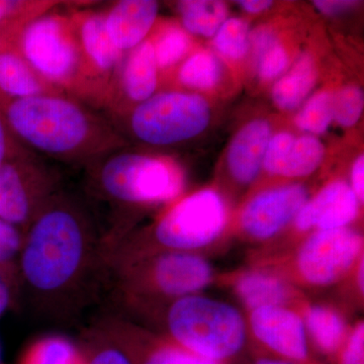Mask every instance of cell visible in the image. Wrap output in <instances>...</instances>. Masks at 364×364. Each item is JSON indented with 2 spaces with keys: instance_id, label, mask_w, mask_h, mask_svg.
<instances>
[{
  "instance_id": "1",
  "label": "cell",
  "mask_w": 364,
  "mask_h": 364,
  "mask_svg": "<svg viewBox=\"0 0 364 364\" xmlns=\"http://www.w3.org/2000/svg\"><path fill=\"white\" fill-rule=\"evenodd\" d=\"M97 231L85 205L57 191L26 228L20 272L33 298L49 306L85 284L97 260Z\"/></svg>"
},
{
  "instance_id": "2",
  "label": "cell",
  "mask_w": 364,
  "mask_h": 364,
  "mask_svg": "<svg viewBox=\"0 0 364 364\" xmlns=\"http://www.w3.org/2000/svg\"><path fill=\"white\" fill-rule=\"evenodd\" d=\"M0 105L14 138L50 159L90 165L123 146L116 126L62 95L46 93Z\"/></svg>"
},
{
  "instance_id": "3",
  "label": "cell",
  "mask_w": 364,
  "mask_h": 364,
  "mask_svg": "<svg viewBox=\"0 0 364 364\" xmlns=\"http://www.w3.org/2000/svg\"><path fill=\"white\" fill-rule=\"evenodd\" d=\"M90 166L93 188L114 207L171 202L183 188L181 167L167 158L117 149Z\"/></svg>"
},
{
  "instance_id": "4",
  "label": "cell",
  "mask_w": 364,
  "mask_h": 364,
  "mask_svg": "<svg viewBox=\"0 0 364 364\" xmlns=\"http://www.w3.org/2000/svg\"><path fill=\"white\" fill-rule=\"evenodd\" d=\"M167 327L179 347L210 360L234 355L245 341V322L236 309L193 294L171 304Z\"/></svg>"
},
{
  "instance_id": "5",
  "label": "cell",
  "mask_w": 364,
  "mask_h": 364,
  "mask_svg": "<svg viewBox=\"0 0 364 364\" xmlns=\"http://www.w3.org/2000/svg\"><path fill=\"white\" fill-rule=\"evenodd\" d=\"M210 117V105L200 95L169 91L138 104L129 117V127L141 142L173 145L205 131Z\"/></svg>"
},
{
  "instance_id": "6",
  "label": "cell",
  "mask_w": 364,
  "mask_h": 364,
  "mask_svg": "<svg viewBox=\"0 0 364 364\" xmlns=\"http://www.w3.org/2000/svg\"><path fill=\"white\" fill-rule=\"evenodd\" d=\"M18 51L49 83L71 85L82 65L75 28L59 14H45L28 21L18 37Z\"/></svg>"
},
{
  "instance_id": "7",
  "label": "cell",
  "mask_w": 364,
  "mask_h": 364,
  "mask_svg": "<svg viewBox=\"0 0 364 364\" xmlns=\"http://www.w3.org/2000/svg\"><path fill=\"white\" fill-rule=\"evenodd\" d=\"M226 207L221 196L203 189L179 200L160 218L155 240L165 251L205 247L221 235L226 225Z\"/></svg>"
},
{
  "instance_id": "8",
  "label": "cell",
  "mask_w": 364,
  "mask_h": 364,
  "mask_svg": "<svg viewBox=\"0 0 364 364\" xmlns=\"http://www.w3.org/2000/svg\"><path fill=\"white\" fill-rule=\"evenodd\" d=\"M57 191L54 172L21 151L0 166V219L26 230Z\"/></svg>"
},
{
  "instance_id": "9",
  "label": "cell",
  "mask_w": 364,
  "mask_h": 364,
  "mask_svg": "<svg viewBox=\"0 0 364 364\" xmlns=\"http://www.w3.org/2000/svg\"><path fill=\"white\" fill-rule=\"evenodd\" d=\"M112 264L119 267L122 284L129 293L145 287L165 296L183 298L198 293L213 279L207 261L186 251H164L143 267L132 262Z\"/></svg>"
},
{
  "instance_id": "10",
  "label": "cell",
  "mask_w": 364,
  "mask_h": 364,
  "mask_svg": "<svg viewBox=\"0 0 364 364\" xmlns=\"http://www.w3.org/2000/svg\"><path fill=\"white\" fill-rule=\"evenodd\" d=\"M363 248V236L353 230H318L299 248L296 269L308 284L329 286L349 272Z\"/></svg>"
},
{
  "instance_id": "11",
  "label": "cell",
  "mask_w": 364,
  "mask_h": 364,
  "mask_svg": "<svg viewBox=\"0 0 364 364\" xmlns=\"http://www.w3.org/2000/svg\"><path fill=\"white\" fill-rule=\"evenodd\" d=\"M306 198V188L296 184L263 191L244 208L241 226L254 239L272 238L296 217Z\"/></svg>"
},
{
  "instance_id": "12",
  "label": "cell",
  "mask_w": 364,
  "mask_h": 364,
  "mask_svg": "<svg viewBox=\"0 0 364 364\" xmlns=\"http://www.w3.org/2000/svg\"><path fill=\"white\" fill-rule=\"evenodd\" d=\"M251 329L273 351L296 360L308 354L303 318L284 306L256 309L250 316Z\"/></svg>"
},
{
  "instance_id": "13",
  "label": "cell",
  "mask_w": 364,
  "mask_h": 364,
  "mask_svg": "<svg viewBox=\"0 0 364 364\" xmlns=\"http://www.w3.org/2000/svg\"><path fill=\"white\" fill-rule=\"evenodd\" d=\"M359 200L351 186L337 181L326 186L310 202L306 200L296 217L301 231L316 228L333 230L345 228L358 214Z\"/></svg>"
},
{
  "instance_id": "14",
  "label": "cell",
  "mask_w": 364,
  "mask_h": 364,
  "mask_svg": "<svg viewBox=\"0 0 364 364\" xmlns=\"http://www.w3.org/2000/svg\"><path fill=\"white\" fill-rule=\"evenodd\" d=\"M158 7L152 0H123L105 14L107 32L119 51L135 49L145 41L156 21Z\"/></svg>"
},
{
  "instance_id": "15",
  "label": "cell",
  "mask_w": 364,
  "mask_h": 364,
  "mask_svg": "<svg viewBox=\"0 0 364 364\" xmlns=\"http://www.w3.org/2000/svg\"><path fill=\"white\" fill-rule=\"evenodd\" d=\"M270 139V124L264 119L251 122L237 134L228 153L230 172L237 181L248 184L256 178Z\"/></svg>"
},
{
  "instance_id": "16",
  "label": "cell",
  "mask_w": 364,
  "mask_h": 364,
  "mask_svg": "<svg viewBox=\"0 0 364 364\" xmlns=\"http://www.w3.org/2000/svg\"><path fill=\"white\" fill-rule=\"evenodd\" d=\"M79 44L83 56L93 68L102 73H111L123 59L109 37L105 26V14H88L81 16L77 25Z\"/></svg>"
},
{
  "instance_id": "17",
  "label": "cell",
  "mask_w": 364,
  "mask_h": 364,
  "mask_svg": "<svg viewBox=\"0 0 364 364\" xmlns=\"http://www.w3.org/2000/svg\"><path fill=\"white\" fill-rule=\"evenodd\" d=\"M158 67L152 41L145 40L132 50L122 69V87L132 102H141L154 95Z\"/></svg>"
},
{
  "instance_id": "18",
  "label": "cell",
  "mask_w": 364,
  "mask_h": 364,
  "mask_svg": "<svg viewBox=\"0 0 364 364\" xmlns=\"http://www.w3.org/2000/svg\"><path fill=\"white\" fill-rule=\"evenodd\" d=\"M50 93L18 50L0 45V95L6 100L36 97Z\"/></svg>"
},
{
  "instance_id": "19",
  "label": "cell",
  "mask_w": 364,
  "mask_h": 364,
  "mask_svg": "<svg viewBox=\"0 0 364 364\" xmlns=\"http://www.w3.org/2000/svg\"><path fill=\"white\" fill-rule=\"evenodd\" d=\"M317 79L312 57L303 54L293 68L282 76L273 86V102L282 111L298 109L312 91Z\"/></svg>"
},
{
  "instance_id": "20",
  "label": "cell",
  "mask_w": 364,
  "mask_h": 364,
  "mask_svg": "<svg viewBox=\"0 0 364 364\" xmlns=\"http://www.w3.org/2000/svg\"><path fill=\"white\" fill-rule=\"evenodd\" d=\"M239 298L249 309L269 306H284L291 298V289L286 282L269 272H253L237 280Z\"/></svg>"
},
{
  "instance_id": "21",
  "label": "cell",
  "mask_w": 364,
  "mask_h": 364,
  "mask_svg": "<svg viewBox=\"0 0 364 364\" xmlns=\"http://www.w3.org/2000/svg\"><path fill=\"white\" fill-rule=\"evenodd\" d=\"M306 331L325 352H334L339 348L346 335L344 318L333 309L324 306H312L306 311Z\"/></svg>"
},
{
  "instance_id": "22",
  "label": "cell",
  "mask_w": 364,
  "mask_h": 364,
  "mask_svg": "<svg viewBox=\"0 0 364 364\" xmlns=\"http://www.w3.org/2000/svg\"><path fill=\"white\" fill-rule=\"evenodd\" d=\"M182 23L188 32L213 37L226 21V4L214 0H186L178 4Z\"/></svg>"
},
{
  "instance_id": "23",
  "label": "cell",
  "mask_w": 364,
  "mask_h": 364,
  "mask_svg": "<svg viewBox=\"0 0 364 364\" xmlns=\"http://www.w3.org/2000/svg\"><path fill=\"white\" fill-rule=\"evenodd\" d=\"M325 148L315 136L296 138L289 151L280 176L301 177L312 173L322 162Z\"/></svg>"
},
{
  "instance_id": "24",
  "label": "cell",
  "mask_w": 364,
  "mask_h": 364,
  "mask_svg": "<svg viewBox=\"0 0 364 364\" xmlns=\"http://www.w3.org/2000/svg\"><path fill=\"white\" fill-rule=\"evenodd\" d=\"M21 364H85V359L70 340L48 336L28 349Z\"/></svg>"
},
{
  "instance_id": "25",
  "label": "cell",
  "mask_w": 364,
  "mask_h": 364,
  "mask_svg": "<svg viewBox=\"0 0 364 364\" xmlns=\"http://www.w3.org/2000/svg\"><path fill=\"white\" fill-rule=\"evenodd\" d=\"M220 78L221 66L210 52L196 53L182 64L178 72V79L182 85L196 90H210Z\"/></svg>"
},
{
  "instance_id": "26",
  "label": "cell",
  "mask_w": 364,
  "mask_h": 364,
  "mask_svg": "<svg viewBox=\"0 0 364 364\" xmlns=\"http://www.w3.org/2000/svg\"><path fill=\"white\" fill-rule=\"evenodd\" d=\"M249 26L241 18L226 20L215 35V47L223 56L230 60H240L245 57L250 48Z\"/></svg>"
},
{
  "instance_id": "27",
  "label": "cell",
  "mask_w": 364,
  "mask_h": 364,
  "mask_svg": "<svg viewBox=\"0 0 364 364\" xmlns=\"http://www.w3.org/2000/svg\"><path fill=\"white\" fill-rule=\"evenodd\" d=\"M333 119V95L328 91L313 95L296 117L299 130L321 135L329 128Z\"/></svg>"
},
{
  "instance_id": "28",
  "label": "cell",
  "mask_w": 364,
  "mask_h": 364,
  "mask_svg": "<svg viewBox=\"0 0 364 364\" xmlns=\"http://www.w3.org/2000/svg\"><path fill=\"white\" fill-rule=\"evenodd\" d=\"M153 46L158 69H166L186 56L191 47V40L178 26H169L163 31Z\"/></svg>"
},
{
  "instance_id": "29",
  "label": "cell",
  "mask_w": 364,
  "mask_h": 364,
  "mask_svg": "<svg viewBox=\"0 0 364 364\" xmlns=\"http://www.w3.org/2000/svg\"><path fill=\"white\" fill-rule=\"evenodd\" d=\"M363 90L356 86H346L333 97V119L343 127L354 126L363 114Z\"/></svg>"
},
{
  "instance_id": "30",
  "label": "cell",
  "mask_w": 364,
  "mask_h": 364,
  "mask_svg": "<svg viewBox=\"0 0 364 364\" xmlns=\"http://www.w3.org/2000/svg\"><path fill=\"white\" fill-rule=\"evenodd\" d=\"M256 60L258 75L264 81L279 77L289 65V55L279 42L261 53L259 56L256 57Z\"/></svg>"
},
{
  "instance_id": "31",
  "label": "cell",
  "mask_w": 364,
  "mask_h": 364,
  "mask_svg": "<svg viewBox=\"0 0 364 364\" xmlns=\"http://www.w3.org/2000/svg\"><path fill=\"white\" fill-rule=\"evenodd\" d=\"M25 241V234L18 227L0 219V272L13 262L16 256L20 257Z\"/></svg>"
},
{
  "instance_id": "32",
  "label": "cell",
  "mask_w": 364,
  "mask_h": 364,
  "mask_svg": "<svg viewBox=\"0 0 364 364\" xmlns=\"http://www.w3.org/2000/svg\"><path fill=\"white\" fill-rule=\"evenodd\" d=\"M294 139L296 136L293 134L287 133V132L277 134L270 139L262 164L267 172L275 174V176H280L287 151L293 144Z\"/></svg>"
},
{
  "instance_id": "33",
  "label": "cell",
  "mask_w": 364,
  "mask_h": 364,
  "mask_svg": "<svg viewBox=\"0 0 364 364\" xmlns=\"http://www.w3.org/2000/svg\"><path fill=\"white\" fill-rule=\"evenodd\" d=\"M144 364H217L215 360L200 358L179 346L159 347Z\"/></svg>"
},
{
  "instance_id": "34",
  "label": "cell",
  "mask_w": 364,
  "mask_h": 364,
  "mask_svg": "<svg viewBox=\"0 0 364 364\" xmlns=\"http://www.w3.org/2000/svg\"><path fill=\"white\" fill-rule=\"evenodd\" d=\"M341 364H364V325L358 323L347 340Z\"/></svg>"
},
{
  "instance_id": "35",
  "label": "cell",
  "mask_w": 364,
  "mask_h": 364,
  "mask_svg": "<svg viewBox=\"0 0 364 364\" xmlns=\"http://www.w3.org/2000/svg\"><path fill=\"white\" fill-rule=\"evenodd\" d=\"M14 139V136L7 126L6 117L0 105V166L21 152L16 149Z\"/></svg>"
},
{
  "instance_id": "36",
  "label": "cell",
  "mask_w": 364,
  "mask_h": 364,
  "mask_svg": "<svg viewBox=\"0 0 364 364\" xmlns=\"http://www.w3.org/2000/svg\"><path fill=\"white\" fill-rule=\"evenodd\" d=\"M85 364H132L123 351L116 346H105L95 352Z\"/></svg>"
},
{
  "instance_id": "37",
  "label": "cell",
  "mask_w": 364,
  "mask_h": 364,
  "mask_svg": "<svg viewBox=\"0 0 364 364\" xmlns=\"http://www.w3.org/2000/svg\"><path fill=\"white\" fill-rule=\"evenodd\" d=\"M352 191H354L359 202L364 200V158L360 155L354 162L351 171Z\"/></svg>"
},
{
  "instance_id": "38",
  "label": "cell",
  "mask_w": 364,
  "mask_h": 364,
  "mask_svg": "<svg viewBox=\"0 0 364 364\" xmlns=\"http://www.w3.org/2000/svg\"><path fill=\"white\" fill-rule=\"evenodd\" d=\"M355 4V1H343V0H341V1H331V0H328V1H323V0H321V1H314V4H315L318 11H322L323 14H329V16L342 13V11L350 9Z\"/></svg>"
},
{
  "instance_id": "39",
  "label": "cell",
  "mask_w": 364,
  "mask_h": 364,
  "mask_svg": "<svg viewBox=\"0 0 364 364\" xmlns=\"http://www.w3.org/2000/svg\"><path fill=\"white\" fill-rule=\"evenodd\" d=\"M238 4L244 11L250 14H259L272 6V1H265V0H244V1L241 0Z\"/></svg>"
},
{
  "instance_id": "40",
  "label": "cell",
  "mask_w": 364,
  "mask_h": 364,
  "mask_svg": "<svg viewBox=\"0 0 364 364\" xmlns=\"http://www.w3.org/2000/svg\"><path fill=\"white\" fill-rule=\"evenodd\" d=\"M9 303H11V291L6 280H4L2 272H0V317L9 308Z\"/></svg>"
},
{
  "instance_id": "41",
  "label": "cell",
  "mask_w": 364,
  "mask_h": 364,
  "mask_svg": "<svg viewBox=\"0 0 364 364\" xmlns=\"http://www.w3.org/2000/svg\"><path fill=\"white\" fill-rule=\"evenodd\" d=\"M20 6L21 2L0 1V28H1L4 21L9 20L14 13H16V9Z\"/></svg>"
},
{
  "instance_id": "42",
  "label": "cell",
  "mask_w": 364,
  "mask_h": 364,
  "mask_svg": "<svg viewBox=\"0 0 364 364\" xmlns=\"http://www.w3.org/2000/svg\"><path fill=\"white\" fill-rule=\"evenodd\" d=\"M363 268H364V263H363V257L361 258V261H359L358 263V287L359 289H360L361 291H363Z\"/></svg>"
},
{
  "instance_id": "43",
  "label": "cell",
  "mask_w": 364,
  "mask_h": 364,
  "mask_svg": "<svg viewBox=\"0 0 364 364\" xmlns=\"http://www.w3.org/2000/svg\"><path fill=\"white\" fill-rule=\"evenodd\" d=\"M257 364H291L284 363V361L272 360V359H261Z\"/></svg>"
},
{
  "instance_id": "44",
  "label": "cell",
  "mask_w": 364,
  "mask_h": 364,
  "mask_svg": "<svg viewBox=\"0 0 364 364\" xmlns=\"http://www.w3.org/2000/svg\"><path fill=\"white\" fill-rule=\"evenodd\" d=\"M0 364H1V349H0Z\"/></svg>"
}]
</instances>
